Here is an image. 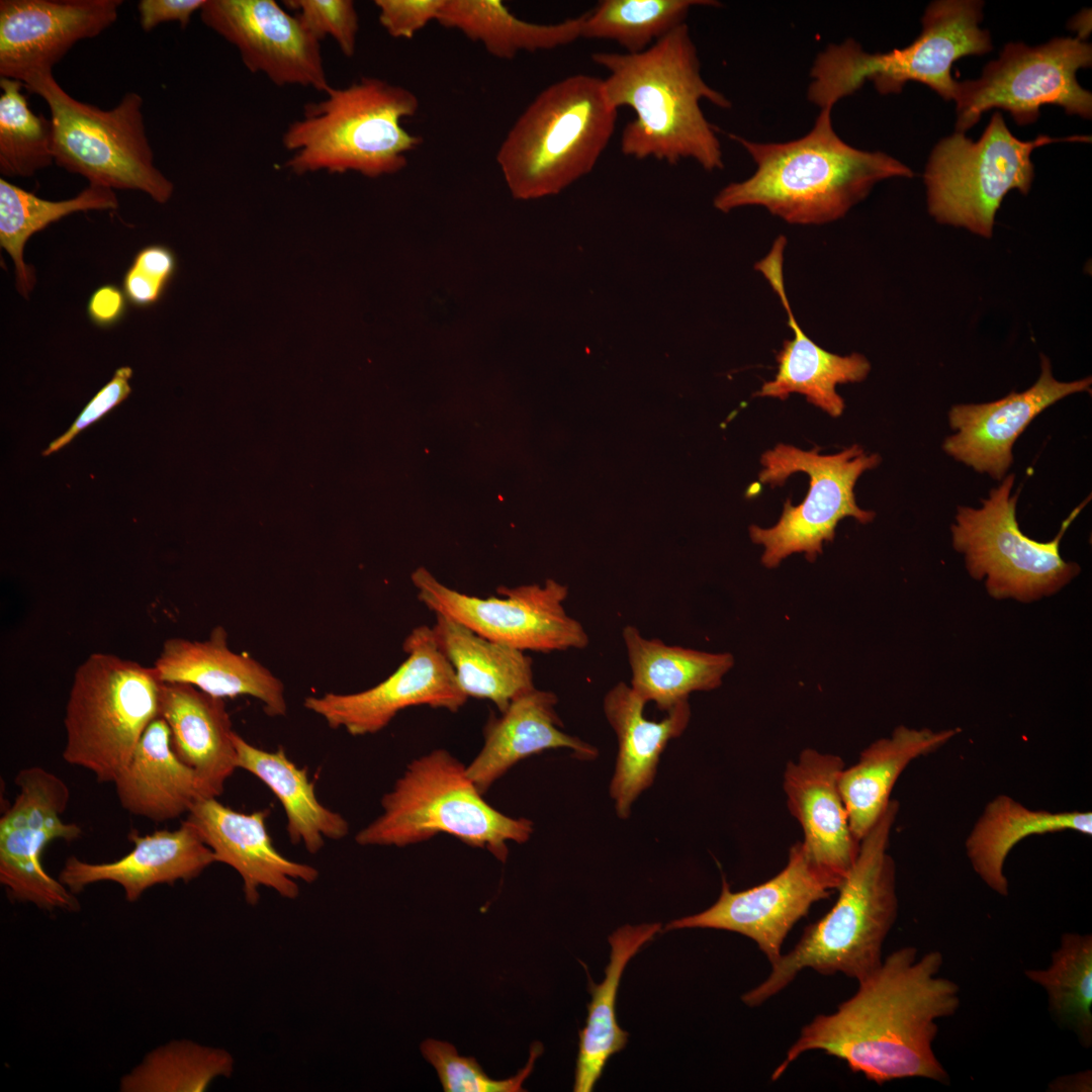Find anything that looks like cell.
<instances>
[{
	"mask_svg": "<svg viewBox=\"0 0 1092 1092\" xmlns=\"http://www.w3.org/2000/svg\"><path fill=\"white\" fill-rule=\"evenodd\" d=\"M837 886L809 859L801 841L790 850L785 868L769 880L733 892L723 878L718 900L697 914L670 921L664 930L712 928L737 932L752 939L770 965L783 954L782 946L793 926L816 902Z\"/></svg>",
	"mask_w": 1092,
	"mask_h": 1092,
	"instance_id": "18",
	"label": "cell"
},
{
	"mask_svg": "<svg viewBox=\"0 0 1092 1092\" xmlns=\"http://www.w3.org/2000/svg\"><path fill=\"white\" fill-rule=\"evenodd\" d=\"M225 1050L192 1040H172L151 1051L119 1081L121 1092H201L234 1072Z\"/></svg>",
	"mask_w": 1092,
	"mask_h": 1092,
	"instance_id": "40",
	"label": "cell"
},
{
	"mask_svg": "<svg viewBox=\"0 0 1092 1092\" xmlns=\"http://www.w3.org/2000/svg\"><path fill=\"white\" fill-rule=\"evenodd\" d=\"M162 681L153 666L92 653L76 669L64 725L63 758L113 783L149 724L159 717Z\"/></svg>",
	"mask_w": 1092,
	"mask_h": 1092,
	"instance_id": "10",
	"label": "cell"
},
{
	"mask_svg": "<svg viewBox=\"0 0 1092 1092\" xmlns=\"http://www.w3.org/2000/svg\"><path fill=\"white\" fill-rule=\"evenodd\" d=\"M844 766L836 754L806 748L786 764L783 777L788 809L803 830L804 850L837 888L859 849L839 790Z\"/></svg>",
	"mask_w": 1092,
	"mask_h": 1092,
	"instance_id": "22",
	"label": "cell"
},
{
	"mask_svg": "<svg viewBox=\"0 0 1092 1092\" xmlns=\"http://www.w3.org/2000/svg\"><path fill=\"white\" fill-rule=\"evenodd\" d=\"M1025 977L1048 996L1049 1012L1079 1043L1092 1045V935L1066 932L1046 969L1025 970Z\"/></svg>",
	"mask_w": 1092,
	"mask_h": 1092,
	"instance_id": "39",
	"label": "cell"
},
{
	"mask_svg": "<svg viewBox=\"0 0 1092 1092\" xmlns=\"http://www.w3.org/2000/svg\"><path fill=\"white\" fill-rule=\"evenodd\" d=\"M1092 834V813L1032 810L1000 795L987 804L966 840V852L975 873L996 894L1008 896L1003 870L1012 848L1031 835L1060 831Z\"/></svg>",
	"mask_w": 1092,
	"mask_h": 1092,
	"instance_id": "35",
	"label": "cell"
},
{
	"mask_svg": "<svg viewBox=\"0 0 1092 1092\" xmlns=\"http://www.w3.org/2000/svg\"><path fill=\"white\" fill-rule=\"evenodd\" d=\"M206 0H142L138 4L140 25L151 31L165 22H178L185 29L193 14L200 11Z\"/></svg>",
	"mask_w": 1092,
	"mask_h": 1092,
	"instance_id": "48",
	"label": "cell"
},
{
	"mask_svg": "<svg viewBox=\"0 0 1092 1092\" xmlns=\"http://www.w3.org/2000/svg\"><path fill=\"white\" fill-rule=\"evenodd\" d=\"M942 964L939 950L920 958L913 946L893 951L835 1012L817 1015L802 1028L771 1080L804 1053L823 1051L879 1085L906 1078L948 1085L933 1042L936 1021L956 1014L961 997L959 985L939 976Z\"/></svg>",
	"mask_w": 1092,
	"mask_h": 1092,
	"instance_id": "1",
	"label": "cell"
},
{
	"mask_svg": "<svg viewBox=\"0 0 1092 1092\" xmlns=\"http://www.w3.org/2000/svg\"><path fill=\"white\" fill-rule=\"evenodd\" d=\"M153 667L163 682L190 685L220 699L251 696L269 716L287 713L281 679L252 656L231 650L221 626L203 641L167 639Z\"/></svg>",
	"mask_w": 1092,
	"mask_h": 1092,
	"instance_id": "26",
	"label": "cell"
},
{
	"mask_svg": "<svg viewBox=\"0 0 1092 1092\" xmlns=\"http://www.w3.org/2000/svg\"><path fill=\"white\" fill-rule=\"evenodd\" d=\"M482 796L461 761L445 749H435L408 763L382 797V813L355 840L363 846L403 847L446 833L504 862L508 843L528 841L534 824L505 815Z\"/></svg>",
	"mask_w": 1092,
	"mask_h": 1092,
	"instance_id": "8",
	"label": "cell"
},
{
	"mask_svg": "<svg viewBox=\"0 0 1092 1092\" xmlns=\"http://www.w3.org/2000/svg\"><path fill=\"white\" fill-rule=\"evenodd\" d=\"M787 239L780 236L764 258L754 268L767 280L788 315L793 339L786 340L777 355L778 370L774 379L765 381L756 396L787 399L792 393L803 394L807 401L831 417L844 411V400L836 386L860 382L871 371L869 360L861 354L841 356L830 353L808 337L798 324L785 289L783 264Z\"/></svg>",
	"mask_w": 1092,
	"mask_h": 1092,
	"instance_id": "24",
	"label": "cell"
},
{
	"mask_svg": "<svg viewBox=\"0 0 1092 1092\" xmlns=\"http://www.w3.org/2000/svg\"><path fill=\"white\" fill-rule=\"evenodd\" d=\"M557 702L554 693L535 688L514 700L499 717L490 716L483 730V745L466 766L482 795L519 761L542 751L567 748L579 759L598 756L596 747L561 730Z\"/></svg>",
	"mask_w": 1092,
	"mask_h": 1092,
	"instance_id": "27",
	"label": "cell"
},
{
	"mask_svg": "<svg viewBox=\"0 0 1092 1092\" xmlns=\"http://www.w3.org/2000/svg\"><path fill=\"white\" fill-rule=\"evenodd\" d=\"M542 1051V1044L534 1042L526 1066L517 1075L494 1080L486 1075L474 1058L459 1056L449 1042L429 1038L421 1044L424 1058L436 1069L445 1092L525 1091L523 1082L530 1076Z\"/></svg>",
	"mask_w": 1092,
	"mask_h": 1092,
	"instance_id": "43",
	"label": "cell"
},
{
	"mask_svg": "<svg viewBox=\"0 0 1092 1092\" xmlns=\"http://www.w3.org/2000/svg\"><path fill=\"white\" fill-rule=\"evenodd\" d=\"M128 839L133 848L113 861L94 863L68 857L58 879L75 895L92 884L113 882L132 903L154 886L189 882L216 862L212 850L186 820L172 831L146 835L132 831Z\"/></svg>",
	"mask_w": 1092,
	"mask_h": 1092,
	"instance_id": "25",
	"label": "cell"
},
{
	"mask_svg": "<svg viewBox=\"0 0 1092 1092\" xmlns=\"http://www.w3.org/2000/svg\"><path fill=\"white\" fill-rule=\"evenodd\" d=\"M113 784L124 810L155 822L188 814L198 800L210 798L197 774L173 750L169 726L160 716L146 728Z\"/></svg>",
	"mask_w": 1092,
	"mask_h": 1092,
	"instance_id": "30",
	"label": "cell"
},
{
	"mask_svg": "<svg viewBox=\"0 0 1092 1092\" xmlns=\"http://www.w3.org/2000/svg\"><path fill=\"white\" fill-rule=\"evenodd\" d=\"M1090 140L1086 135L1054 139L1039 134L1022 141L1012 134L1002 113L995 111L978 141L956 131L931 151L923 174L928 213L940 224L990 239L1005 195L1013 189L1023 195L1029 192L1035 148Z\"/></svg>",
	"mask_w": 1092,
	"mask_h": 1092,
	"instance_id": "11",
	"label": "cell"
},
{
	"mask_svg": "<svg viewBox=\"0 0 1092 1092\" xmlns=\"http://www.w3.org/2000/svg\"><path fill=\"white\" fill-rule=\"evenodd\" d=\"M592 59L609 72L603 79L608 103L635 112L620 139L625 156L671 165L693 159L707 171L724 167L720 141L700 102L724 109L731 102L703 79L687 23L641 53L596 52Z\"/></svg>",
	"mask_w": 1092,
	"mask_h": 1092,
	"instance_id": "2",
	"label": "cell"
},
{
	"mask_svg": "<svg viewBox=\"0 0 1092 1092\" xmlns=\"http://www.w3.org/2000/svg\"><path fill=\"white\" fill-rule=\"evenodd\" d=\"M660 929V923L624 925L609 936L611 952L604 980L596 984L588 976L592 999L585 1025L578 1032L574 1092L593 1091L609 1059L626 1046L629 1034L619 1026L616 1014L620 981L629 961Z\"/></svg>",
	"mask_w": 1092,
	"mask_h": 1092,
	"instance_id": "34",
	"label": "cell"
},
{
	"mask_svg": "<svg viewBox=\"0 0 1092 1092\" xmlns=\"http://www.w3.org/2000/svg\"><path fill=\"white\" fill-rule=\"evenodd\" d=\"M404 661L378 685L353 694L310 696L304 708L321 716L333 729L354 736L385 728L398 712L429 706L457 712L467 701L453 667L439 649L431 627L412 630L402 644Z\"/></svg>",
	"mask_w": 1092,
	"mask_h": 1092,
	"instance_id": "17",
	"label": "cell"
},
{
	"mask_svg": "<svg viewBox=\"0 0 1092 1092\" xmlns=\"http://www.w3.org/2000/svg\"><path fill=\"white\" fill-rule=\"evenodd\" d=\"M131 376L130 366L116 369L112 378L90 399L71 427L42 451V456L51 455L67 446L80 432L125 400L131 392Z\"/></svg>",
	"mask_w": 1092,
	"mask_h": 1092,
	"instance_id": "46",
	"label": "cell"
},
{
	"mask_svg": "<svg viewBox=\"0 0 1092 1092\" xmlns=\"http://www.w3.org/2000/svg\"><path fill=\"white\" fill-rule=\"evenodd\" d=\"M307 103L282 135L290 153L285 166L296 174L354 171L367 177L394 174L422 139L402 126L419 99L411 90L376 77L344 88L330 87Z\"/></svg>",
	"mask_w": 1092,
	"mask_h": 1092,
	"instance_id": "5",
	"label": "cell"
},
{
	"mask_svg": "<svg viewBox=\"0 0 1092 1092\" xmlns=\"http://www.w3.org/2000/svg\"><path fill=\"white\" fill-rule=\"evenodd\" d=\"M899 811L891 800L859 841L856 858L837 888L832 908L807 926L798 943L771 965L767 978L742 996L756 1007L785 989L805 969L821 975L841 973L857 982L882 964L884 941L898 913L896 868L888 852Z\"/></svg>",
	"mask_w": 1092,
	"mask_h": 1092,
	"instance_id": "4",
	"label": "cell"
},
{
	"mask_svg": "<svg viewBox=\"0 0 1092 1092\" xmlns=\"http://www.w3.org/2000/svg\"><path fill=\"white\" fill-rule=\"evenodd\" d=\"M713 0H603L584 13L581 38L616 41L626 53H641L686 23L693 7Z\"/></svg>",
	"mask_w": 1092,
	"mask_h": 1092,
	"instance_id": "41",
	"label": "cell"
},
{
	"mask_svg": "<svg viewBox=\"0 0 1092 1092\" xmlns=\"http://www.w3.org/2000/svg\"><path fill=\"white\" fill-rule=\"evenodd\" d=\"M176 268V257L167 246L156 244L139 250L122 278V290L128 302L136 307L158 303Z\"/></svg>",
	"mask_w": 1092,
	"mask_h": 1092,
	"instance_id": "45",
	"label": "cell"
},
{
	"mask_svg": "<svg viewBox=\"0 0 1092 1092\" xmlns=\"http://www.w3.org/2000/svg\"><path fill=\"white\" fill-rule=\"evenodd\" d=\"M268 816V809L243 813L210 797L198 800L185 819L212 850L215 861L241 876L245 899L251 905L258 903L261 887L295 899L297 881L310 884L318 878L315 868L291 860L275 848L266 826Z\"/></svg>",
	"mask_w": 1092,
	"mask_h": 1092,
	"instance_id": "23",
	"label": "cell"
},
{
	"mask_svg": "<svg viewBox=\"0 0 1092 1092\" xmlns=\"http://www.w3.org/2000/svg\"><path fill=\"white\" fill-rule=\"evenodd\" d=\"M981 0H937L921 19L922 30L910 44L886 53H868L854 39L829 44L811 68L808 99L820 109H832L842 98L872 81L881 94H897L909 81L928 86L944 100H953L959 81L954 62L993 50L989 30L980 27Z\"/></svg>",
	"mask_w": 1092,
	"mask_h": 1092,
	"instance_id": "7",
	"label": "cell"
},
{
	"mask_svg": "<svg viewBox=\"0 0 1092 1092\" xmlns=\"http://www.w3.org/2000/svg\"><path fill=\"white\" fill-rule=\"evenodd\" d=\"M117 207V196L113 189L107 187L89 184L73 198L53 201L1 178L0 246L13 261L19 294L28 298L36 283L33 267L23 259L25 245L34 234L74 212L114 210Z\"/></svg>",
	"mask_w": 1092,
	"mask_h": 1092,
	"instance_id": "38",
	"label": "cell"
},
{
	"mask_svg": "<svg viewBox=\"0 0 1092 1092\" xmlns=\"http://www.w3.org/2000/svg\"><path fill=\"white\" fill-rule=\"evenodd\" d=\"M284 4L318 41L330 36L344 56L355 55L359 17L353 1L286 0Z\"/></svg>",
	"mask_w": 1092,
	"mask_h": 1092,
	"instance_id": "44",
	"label": "cell"
},
{
	"mask_svg": "<svg viewBox=\"0 0 1092 1092\" xmlns=\"http://www.w3.org/2000/svg\"><path fill=\"white\" fill-rule=\"evenodd\" d=\"M646 704L624 681L604 698V713L618 740L610 796L621 819L630 816L635 800L653 784L663 750L685 732L691 719L689 700L672 707L661 721L645 718Z\"/></svg>",
	"mask_w": 1092,
	"mask_h": 1092,
	"instance_id": "28",
	"label": "cell"
},
{
	"mask_svg": "<svg viewBox=\"0 0 1092 1092\" xmlns=\"http://www.w3.org/2000/svg\"><path fill=\"white\" fill-rule=\"evenodd\" d=\"M234 744L238 768L260 780L282 805L291 843H301L314 854L324 847L326 838L338 840L347 836L348 821L317 800L306 768L291 761L282 747L267 751L252 745L237 732Z\"/></svg>",
	"mask_w": 1092,
	"mask_h": 1092,
	"instance_id": "36",
	"label": "cell"
},
{
	"mask_svg": "<svg viewBox=\"0 0 1092 1092\" xmlns=\"http://www.w3.org/2000/svg\"><path fill=\"white\" fill-rule=\"evenodd\" d=\"M412 581L419 601L429 610L491 641L543 653L582 649L588 644L583 626L564 609L567 586L556 580L499 586V597L489 598L451 588L423 567L413 572Z\"/></svg>",
	"mask_w": 1092,
	"mask_h": 1092,
	"instance_id": "15",
	"label": "cell"
},
{
	"mask_svg": "<svg viewBox=\"0 0 1092 1092\" xmlns=\"http://www.w3.org/2000/svg\"><path fill=\"white\" fill-rule=\"evenodd\" d=\"M1091 65L1092 46L1079 37H1055L1035 47L1006 43L978 79L959 82L957 131L970 129L993 108L1008 111L1017 125L1035 122L1045 104L1090 119L1092 94L1076 74Z\"/></svg>",
	"mask_w": 1092,
	"mask_h": 1092,
	"instance_id": "14",
	"label": "cell"
},
{
	"mask_svg": "<svg viewBox=\"0 0 1092 1092\" xmlns=\"http://www.w3.org/2000/svg\"><path fill=\"white\" fill-rule=\"evenodd\" d=\"M0 173L30 177L53 164L51 118L35 114L18 80L0 78Z\"/></svg>",
	"mask_w": 1092,
	"mask_h": 1092,
	"instance_id": "42",
	"label": "cell"
},
{
	"mask_svg": "<svg viewBox=\"0 0 1092 1092\" xmlns=\"http://www.w3.org/2000/svg\"><path fill=\"white\" fill-rule=\"evenodd\" d=\"M14 782L18 794L0 819V882L13 902L30 903L49 912H76L80 904L75 894L41 863L49 843L70 842L82 835L78 824L62 819L69 787L40 766L20 769Z\"/></svg>",
	"mask_w": 1092,
	"mask_h": 1092,
	"instance_id": "16",
	"label": "cell"
},
{
	"mask_svg": "<svg viewBox=\"0 0 1092 1092\" xmlns=\"http://www.w3.org/2000/svg\"><path fill=\"white\" fill-rule=\"evenodd\" d=\"M584 13L558 23H533L515 16L499 0H445L437 21L480 42L491 56L511 60L581 38Z\"/></svg>",
	"mask_w": 1092,
	"mask_h": 1092,
	"instance_id": "37",
	"label": "cell"
},
{
	"mask_svg": "<svg viewBox=\"0 0 1092 1092\" xmlns=\"http://www.w3.org/2000/svg\"><path fill=\"white\" fill-rule=\"evenodd\" d=\"M631 669L630 687L646 703L669 711L694 692L719 688L734 665L732 654L667 645L645 638L634 626L622 631Z\"/></svg>",
	"mask_w": 1092,
	"mask_h": 1092,
	"instance_id": "33",
	"label": "cell"
},
{
	"mask_svg": "<svg viewBox=\"0 0 1092 1092\" xmlns=\"http://www.w3.org/2000/svg\"><path fill=\"white\" fill-rule=\"evenodd\" d=\"M445 0H375L378 19L394 38L411 39L438 18Z\"/></svg>",
	"mask_w": 1092,
	"mask_h": 1092,
	"instance_id": "47",
	"label": "cell"
},
{
	"mask_svg": "<svg viewBox=\"0 0 1092 1092\" xmlns=\"http://www.w3.org/2000/svg\"><path fill=\"white\" fill-rule=\"evenodd\" d=\"M128 300L123 290L114 284H104L96 288L87 302V314L98 328L107 329L115 326L125 315Z\"/></svg>",
	"mask_w": 1092,
	"mask_h": 1092,
	"instance_id": "49",
	"label": "cell"
},
{
	"mask_svg": "<svg viewBox=\"0 0 1092 1092\" xmlns=\"http://www.w3.org/2000/svg\"><path fill=\"white\" fill-rule=\"evenodd\" d=\"M200 18L234 46L251 73L273 84L325 93L330 87L321 41L274 0H206Z\"/></svg>",
	"mask_w": 1092,
	"mask_h": 1092,
	"instance_id": "19",
	"label": "cell"
},
{
	"mask_svg": "<svg viewBox=\"0 0 1092 1092\" xmlns=\"http://www.w3.org/2000/svg\"><path fill=\"white\" fill-rule=\"evenodd\" d=\"M617 116L599 77L571 75L546 87L517 118L496 153L512 195L523 200L555 195L592 172Z\"/></svg>",
	"mask_w": 1092,
	"mask_h": 1092,
	"instance_id": "6",
	"label": "cell"
},
{
	"mask_svg": "<svg viewBox=\"0 0 1092 1092\" xmlns=\"http://www.w3.org/2000/svg\"><path fill=\"white\" fill-rule=\"evenodd\" d=\"M22 83L49 106L59 167L90 185L139 190L158 203L171 198L174 184L155 166L139 93L127 92L113 108L101 109L72 97L53 72L33 74Z\"/></svg>",
	"mask_w": 1092,
	"mask_h": 1092,
	"instance_id": "9",
	"label": "cell"
},
{
	"mask_svg": "<svg viewBox=\"0 0 1092 1092\" xmlns=\"http://www.w3.org/2000/svg\"><path fill=\"white\" fill-rule=\"evenodd\" d=\"M816 447L804 451L791 445L778 444L761 456L759 481L770 486L785 484L795 472L809 475V489L804 500L794 507L790 499L784 504L779 522L768 528L752 525L749 535L753 543L764 547L762 564L777 567L793 553H805L813 562L822 553L824 542H831L840 520L852 517L861 524L875 518L872 511L861 510L855 503L853 488L857 478L879 465L878 454L866 455L856 444L832 455H821Z\"/></svg>",
	"mask_w": 1092,
	"mask_h": 1092,
	"instance_id": "13",
	"label": "cell"
},
{
	"mask_svg": "<svg viewBox=\"0 0 1092 1092\" xmlns=\"http://www.w3.org/2000/svg\"><path fill=\"white\" fill-rule=\"evenodd\" d=\"M831 110L821 109L812 129L790 142L758 143L730 134L750 155L756 170L721 189L714 207L729 212L762 206L788 223L823 224L843 217L877 183L914 176L886 153L859 150L842 141L833 129Z\"/></svg>",
	"mask_w": 1092,
	"mask_h": 1092,
	"instance_id": "3",
	"label": "cell"
},
{
	"mask_svg": "<svg viewBox=\"0 0 1092 1092\" xmlns=\"http://www.w3.org/2000/svg\"><path fill=\"white\" fill-rule=\"evenodd\" d=\"M122 0H1L0 77L23 82L53 72L78 41L118 17Z\"/></svg>",
	"mask_w": 1092,
	"mask_h": 1092,
	"instance_id": "20",
	"label": "cell"
},
{
	"mask_svg": "<svg viewBox=\"0 0 1092 1092\" xmlns=\"http://www.w3.org/2000/svg\"><path fill=\"white\" fill-rule=\"evenodd\" d=\"M1088 1088H1091L1090 1071L1063 1076L1050 1084L1053 1091H1088Z\"/></svg>",
	"mask_w": 1092,
	"mask_h": 1092,
	"instance_id": "50",
	"label": "cell"
},
{
	"mask_svg": "<svg viewBox=\"0 0 1092 1092\" xmlns=\"http://www.w3.org/2000/svg\"><path fill=\"white\" fill-rule=\"evenodd\" d=\"M159 716L169 726L177 756L197 774L209 797L220 796L238 768L236 732L224 700L190 685L162 681Z\"/></svg>",
	"mask_w": 1092,
	"mask_h": 1092,
	"instance_id": "29",
	"label": "cell"
},
{
	"mask_svg": "<svg viewBox=\"0 0 1092 1092\" xmlns=\"http://www.w3.org/2000/svg\"><path fill=\"white\" fill-rule=\"evenodd\" d=\"M1091 384L1090 376L1059 381L1050 359L1040 354V374L1026 390L991 402L952 405L948 423L956 433L945 438L942 449L954 460L1000 480L1013 462L1015 441L1029 423L1060 399L1091 391Z\"/></svg>",
	"mask_w": 1092,
	"mask_h": 1092,
	"instance_id": "21",
	"label": "cell"
},
{
	"mask_svg": "<svg viewBox=\"0 0 1092 1092\" xmlns=\"http://www.w3.org/2000/svg\"><path fill=\"white\" fill-rule=\"evenodd\" d=\"M435 616V641L467 698L488 700L504 713L535 689L532 659L525 651L484 638L444 615Z\"/></svg>",
	"mask_w": 1092,
	"mask_h": 1092,
	"instance_id": "32",
	"label": "cell"
},
{
	"mask_svg": "<svg viewBox=\"0 0 1092 1092\" xmlns=\"http://www.w3.org/2000/svg\"><path fill=\"white\" fill-rule=\"evenodd\" d=\"M1014 480V474L1005 475L982 500L981 508L958 507L950 526L951 539L953 548L964 554L970 575L978 580L985 578L993 599L1030 603L1058 593L1081 571L1077 563L1062 558L1060 543L1089 500L1069 515L1053 540L1038 542L1019 529V493L1011 495Z\"/></svg>",
	"mask_w": 1092,
	"mask_h": 1092,
	"instance_id": "12",
	"label": "cell"
},
{
	"mask_svg": "<svg viewBox=\"0 0 1092 1092\" xmlns=\"http://www.w3.org/2000/svg\"><path fill=\"white\" fill-rule=\"evenodd\" d=\"M959 732L958 728L934 731L901 725L890 737L878 739L864 748L854 764L844 766L839 776V790L857 840L884 813L894 785L907 765L939 749Z\"/></svg>",
	"mask_w": 1092,
	"mask_h": 1092,
	"instance_id": "31",
	"label": "cell"
}]
</instances>
